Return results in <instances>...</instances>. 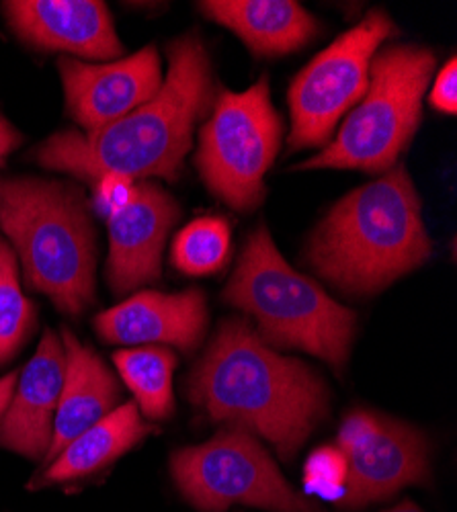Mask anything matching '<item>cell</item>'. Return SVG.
<instances>
[{
    "label": "cell",
    "mask_w": 457,
    "mask_h": 512,
    "mask_svg": "<svg viewBox=\"0 0 457 512\" xmlns=\"http://www.w3.org/2000/svg\"><path fill=\"white\" fill-rule=\"evenodd\" d=\"M3 13L25 44L87 60H119L123 46L99 0H9Z\"/></svg>",
    "instance_id": "12"
},
{
    "label": "cell",
    "mask_w": 457,
    "mask_h": 512,
    "mask_svg": "<svg viewBox=\"0 0 457 512\" xmlns=\"http://www.w3.org/2000/svg\"><path fill=\"white\" fill-rule=\"evenodd\" d=\"M281 134L283 121L271 103L267 76L244 93L222 91L195 156L203 183L230 207L255 209L263 201V179Z\"/></svg>",
    "instance_id": "7"
},
{
    "label": "cell",
    "mask_w": 457,
    "mask_h": 512,
    "mask_svg": "<svg viewBox=\"0 0 457 512\" xmlns=\"http://www.w3.org/2000/svg\"><path fill=\"white\" fill-rule=\"evenodd\" d=\"M15 388H17V373L15 371L0 379V418H3V414L7 410Z\"/></svg>",
    "instance_id": "26"
},
{
    "label": "cell",
    "mask_w": 457,
    "mask_h": 512,
    "mask_svg": "<svg viewBox=\"0 0 457 512\" xmlns=\"http://www.w3.org/2000/svg\"><path fill=\"white\" fill-rule=\"evenodd\" d=\"M113 363L138 400V408L150 420L171 418L175 408L173 371L177 357L162 347L117 351Z\"/></svg>",
    "instance_id": "19"
},
{
    "label": "cell",
    "mask_w": 457,
    "mask_h": 512,
    "mask_svg": "<svg viewBox=\"0 0 457 512\" xmlns=\"http://www.w3.org/2000/svg\"><path fill=\"white\" fill-rule=\"evenodd\" d=\"M64 363L60 338L46 330L35 357L21 373L17 392H13L0 418V447L33 461L46 459L64 386Z\"/></svg>",
    "instance_id": "14"
},
{
    "label": "cell",
    "mask_w": 457,
    "mask_h": 512,
    "mask_svg": "<svg viewBox=\"0 0 457 512\" xmlns=\"http://www.w3.org/2000/svg\"><path fill=\"white\" fill-rule=\"evenodd\" d=\"M337 447L347 459L343 508L357 510L431 480L425 435L386 414L349 412L339 429Z\"/></svg>",
    "instance_id": "10"
},
{
    "label": "cell",
    "mask_w": 457,
    "mask_h": 512,
    "mask_svg": "<svg viewBox=\"0 0 457 512\" xmlns=\"http://www.w3.org/2000/svg\"><path fill=\"white\" fill-rule=\"evenodd\" d=\"M64 347V386L54 420L52 447L44 459L48 465L68 443L111 414L121 398L115 375L103 359L68 328H62Z\"/></svg>",
    "instance_id": "16"
},
{
    "label": "cell",
    "mask_w": 457,
    "mask_h": 512,
    "mask_svg": "<svg viewBox=\"0 0 457 512\" xmlns=\"http://www.w3.org/2000/svg\"><path fill=\"white\" fill-rule=\"evenodd\" d=\"M152 431V426L142 420L138 404H123L68 443L66 449L48 463L46 472L33 480V486L41 488L87 478L128 453Z\"/></svg>",
    "instance_id": "18"
},
{
    "label": "cell",
    "mask_w": 457,
    "mask_h": 512,
    "mask_svg": "<svg viewBox=\"0 0 457 512\" xmlns=\"http://www.w3.org/2000/svg\"><path fill=\"white\" fill-rule=\"evenodd\" d=\"M214 97L212 62L197 35L169 46V72L160 91L103 130L54 134L35 150V160L82 181L97 183L117 173L134 181H177L191 148L193 125Z\"/></svg>",
    "instance_id": "2"
},
{
    "label": "cell",
    "mask_w": 457,
    "mask_h": 512,
    "mask_svg": "<svg viewBox=\"0 0 457 512\" xmlns=\"http://www.w3.org/2000/svg\"><path fill=\"white\" fill-rule=\"evenodd\" d=\"M230 254V226L222 218H201L179 232L173 263L187 275H210L224 267Z\"/></svg>",
    "instance_id": "21"
},
{
    "label": "cell",
    "mask_w": 457,
    "mask_h": 512,
    "mask_svg": "<svg viewBox=\"0 0 457 512\" xmlns=\"http://www.w3.org/2000/svg\"><path fill=\"white\" fill-rule=\"evenodd\" d=\"M0 232L19 252L27 285L60 312L76 318L95 304V228L78 187L0 177Z\"/></svg>",
    "instance_id": "4"
},
{
    "label": "cell",
    "mask_w": 457,
    "mask_h": 512,
    "mask_svg": "<svg viewBox=\"0 0 457 512\" xmlns=\"http://www.w3.org/2000/svg\"><path fill=\"white\" fill-rule=\"evenodd\" d=\"M35 320L37 310L19 285L15 250L0 236V365L9 363L25 345Z\"/></svg>",
    "instance_id": "20"
},
{
    "label": "cell",
    "mask_w": 457,
    "mask_h": 512,
    "mask_svg": "<svg viewBox=\"0 0 457 512\" xmlns=\"http://www.w3.org/2000/svg\"><path fill=\"white\" fill-rule=\"evenodd\" d=\"M431 256L421 197L406 168L343 197L314 230L306 259L316 273L347 293H378Z\"/></svg>",
    "instance_id": "3"
},
{
    "label": "cell",
    "mask_w": 457,
    "mask_h": 512,
    "mask_svg": "<svg viewBox=\"0 0 457 512\" xmlns=\"http://www.w3.org/2000/svg\"><path fill=\"white\" fill-rule=\"evenodd\" d=\"M177 488L201 512L248 504L271 512H324L298 494L259 441L242 429H224L203 445L173 453Z\"/></svg>",
    "instance_id": "8"
},
{
    "label": "cell",
    "mask_w": 457,
    "mask_h": 512,
    "mask_svg": "<svg viewBox=\"0 0 457 512\" xmlns=\"http://www.w3.org/2000/svg\"><path fill=\"white\" fill-rule=\"evenodd\" d=\"M347 482V459L339 447H318L310 453L304 467V486L308 494L341 502Z\"/></svg>",
    "instance_id": "22"
},
{
    "label": "cell",
    "mask_w": 457,
    "mask_h": 512,
    "mask_svg": "<svg viewBox=\"0 0 457 512\" xmlns=\"http://www.w3.org/2000/svg\"><path fill=\"white\" fill-rule=\"evenodd\" d=\"M224 300L253 316L257 332L275 347L306 351L337 371L349 361L355 312L289 267L265 226L248 236Z\"/></svg>",
    "instance_id": "5"
},
{
    "label": "cell",
    "mask_w": 457,
    "mask_h": 512,
    "mask_svg": "<svg viewBox=\"0 0 457 512\" xmlns=\"http://www.w3.org/2000/svg\"><path fill=\"white\" fill-rule=\"evenodd\" d=\"M435 70L433 52L394 46L371 60L363 103L347 117L335 142L298 168H353L386 173L421 121V103Z\"/></svg>",
    "instance_id": "6"
},
{
    "label": "cell",
    "mask_w": 457,
    "mask_h": 512,
    "mask_svg": "<svg viewBox=\"0 0 457 512\" xmlns=\"http://www.w3.org/2000/svg\"><path fill=\"white\" fill-rule=\"evenodd\" d=\"M66 105L82 134H93L148 103L162 87L160 58L154 46L109 64L60 58Z\"/></svg>",
    "instance_id": "11"
},
{
    "label": "cell",
    "mask_w": 457,
    "mask_h": 512,
    "mask_svg": "<svg viewBox=\"0 0 457 512\" xmlns=\"http://www.w3.org/2000/svg\"><path fill=\"white\" fill-rule=\"evenodd\" d=\"M95 209L99 216H103L105 220L113 218L115 213H119L121 209H126L138 191V181L126 177V175H105L95 183Z\"/></svg>",
    "instance_id": "23"
},
{
    "label": "cell",
    "mask_w": 457,
    "mask_h": 512,
    "mask_svg": "<svg viewBox=\"0 0 457 512\" xmlns=\"http://www.w3.org/2000/svg\"><path fill=\"white\" fill-rule=\"evenodd\" d=\"M199 9L232 29L259 56L300 50L316 35V19L292 0H205Z\"/></svg>",
    "instance_id": "17"
},
{
    "label": "cell",
    "mask_w": 457,
    "mask_h": 512,
    "mask_svg": "<svg viewBox=\"0 0 457 512\" xmlns=\"http://www.w3.org/2000/svg\"><path fill=\"white\" fill-rule=\"evenodd\" d=\"M398 33L392 19L373 9L367 17L320 52L292 82L289 150L322 146L341 117L367 93L369 66L384 39Z\"/></svg>",
    "instance_id": "9"
},
{
    "label": "cell",
    "mask_w": 457,
    "mask_h": 512,
    "mask_svg": "<svg viewBox=\"0 0 457 512\" xmlns=\"http://www.w3.org/2000/svg\"><path fill=\"white\" fill-rule=\"evenodd\" d=\"M205 326V295L199 289L183 293L142 291L95 318V328L105 343H169L185 353L199 347Z\"/></svg>",
    "instance_id": "15"
},
{
    "label": "cell",
    "mask_w": 457,
    "mask_h": 512,
    "mask_svg": "<svg viewBox=\"0 0 457 512\" xmlns=\"http://www.w3.org/2000/svg\"><path fill=\"white\" fill-rule=\"evenodd\" d=\"M429 99L437 111L451 113V115L457 111V62H455V58H451L439 72Z\"/></svg>",
    "instance_id": "24"
},
{
    "label": "cell",
    "mask_w": 457,
    "mask_h": 512,
    "mask_svg": "<svg viewBox=\"0 0 457 512\" xmlns=\"http://www.w3.org/2000/svg\"><path fill=\"white\" fill-rule=\"evenodd\" d=\"M21 144V134L15 130V127L0 115V166L5 164L9 154Z\"/></svg>",
    "instance_id": "25"
},
{
    "label": "cell",
    "mask_w": 457,
    "mask_h": 512,
    "mask_svg": "<svg viewBox=\"0 0 457 512\" xmlns=\"http://www.w3.org/2000/svg\"><path fill=\"white\" fill-rule=\"evenodd\" d=\"M179 213L177 201L160 185L138 181L134 201L107 220V281L115 295H126L160 277L162 248Z\"/></svg>",
    "instance_id": "13"
},
{
    "label": "cell",
    "mask_w": 457,
    "mask_h": 512,
    "mask_svg": "<svg viewBox=\"0 0 457 512\" xmlns=\"http://www.w3.org/2000/svg\"><path fill=\"white\" fill-rule=\"evenodd\" d=\"M187 394L212 420L265 437L283 461L296 457L330 408L322 377L273 351L242 318L220 326L189 375Z\"/></svg>",
    "instance_id": "1"
},
{
    "label": "cell",
    "mask_w": 457,
    "mask_h": 512,
    "mask_svg": "<svg viewBox=\"0 0 457 512\" xmlns=\"http://www.w3.org/2000/svg\"><path fill=\"white\" fill-rule=\"evenodd\" d=\"M386 512H423L417 504H412V502H402V504H398V506H394V508H390V510H386Z\"/></svg>",
    "instance_id": "27"
}]
</instances>
